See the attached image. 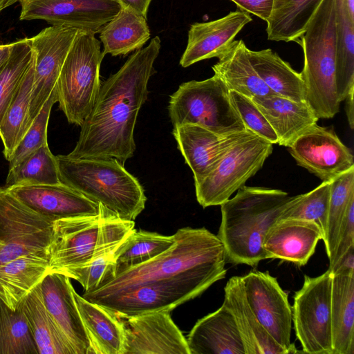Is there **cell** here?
<instances>
[{"label":"cell","mask_w":354,"mask_h":354,"mask_svg":"<svg viewBox=\"0 0 354 354\" xmlns=\"http://www.w3.org/2000/svg\"><path fill=\"white\" fill-rule=\"evenodd\" d=\"M121 7L127 8L147 19V12L152 0H117Z\"/></svg>","instance_id":"46"},{"label":"cell","mask_w":354,"mask_h":354,"mask_svg":"<svg viewBox=\"0 0 354 354\" xmlns=\"http://www.w3.org/2000/svg\"><path fill=\"white\" fill-rule=\"evenodd\" d=\"M249 59L263 82L277 95L297 102H306L301 73L295 71L270 48L248 50Z\"/></svg>","instance_id":"29"},{"label":"cell","mask_w":354,"mask_h":354,"mask_svg":"<svg viewBox=\"0 0 354 354\" xmlns=\"http://www.w3.org/2000/svg\"><path fill=\"white\" fill-rule=\"evenodd\" d=\"M224 292L223 304L234 315L245 354H288L269 335L250 307L241 277H232Z\"/></svg>","instance_id":"23"},{"label":"cell","mask_w":354,"mask_h":354,"mask_svg":"<svg viewBox=\"0 0 354 354\" xmlns=\"http://www.w3.org/2000/svg\"><path fill=\"white\" fill-rule=\"evenodd\" d=\"M272 145L248 132L229 149L208 176L194 183L198 203L205 208L228 200L263 167L272 152Z\"/></svg>","instance_id":"9"},{"label":"cell","mask_w":354,"mask_h":354,"mask_svg":"<svg viewBox=\"0 0 354 354\" xmlns=\"http://www.w3.org/2000/svg\"><path fill=\"white\" fill-rule=\"evenodd\" d=\"M248 303L272 339L287 353H297L290 342L292 310L287 293L269 272L252 270L241 277Z\"/></svg>","instance_id":"12"},{"label":"cell","mask_w":354,"mask_h":354,"mask_svg":"<svg viewBox=\"0 0 354 354\" xmlns=\"http://www.w3.org/2000/svg\"><path fill=\"white\" fill-rule=\"evenodd\" d=\"M44 305L75 354H94L67 276L49 272L39 283Z\"/></svg>","instance_id":"17"},{"label":"cell","mask_w":354,"mask_h":354,"mask_svg":"<svg viewBox=\"0 0 354 354\" xmlns=\"http://www.w3.org/2000/svg\"><path fill=\"white\" fill-rule=\"evenodd\" d=\"M0 354H38L21 303L12 310L0 300Z\"/></svg>","instance_id":"38"},{"label":"cell","mask_w":354,"mask_h":354,"mask_svg":"<svg viewBox=\"0 0 354 354\" xmlns=\"http://www.w3.org/2000/svg\"><path fill=\"white\" fill-rule=\"evenodd\" d=\"M53 221L0 187V266L26 254H48Z\"/></svg>","instance_id":"11"},{"label":"cell","mask_w":354,"mask_h":354,"mask_svg":"<svg viewBox=\"0 0 354 354\" xmlns=\"http://www.w3.org/2000/svg\"><path fill=\"white\" fill-rule=\"evenodd\" d=\"M80 31L66 26L52 25L30 38L35 56L30 126L55 87L64 60Z\"/></svg>","instance_id":"13"},{"label":"cell","mask_w":354,"mask_h":354,"mask_svg":"<svg viewBox=\"0 0 354 354\" xmlns=\"http://www.w3.org/2000/svg\"><path fill=\"white\" fill-rule=\"evenodd\" d=\"M6 188L28 207L53 221L96 215L100 212L99 204L62 183L18 185Z\"/></svg>","instance_id":"19"},{"label":"cell","mask_w":354,"mask_h":354,"mask_svg":"<svg viewBox=\"0 0 354 354\" xmlns=\"http://www.w3.org/2000/svg\"><path fill=\"white\" fill-rule=\"evenodd\" d=\"M168 111L173 127L196 124L220 136L248 130L231 101L230 91L215 74L181 84L170 96Z\"/></svg>","instance_id":"7"},{"label":"cell","mask_w":354,"mask_h":354,"mask_svg":"<svg viewBox=\"0 0 354 354\" xmlns=\"http://www.w3.org/2000/svg\"><path fill=\"white\" fill-rule=\"evenodd\" d=\"M323 234L313 221L286 218L277 220L268 229L263 248L268 259H279L305 266L315 253Z\"/></svg>","instance_id":"21"},{"label":"cell","mask_w":354,"mask_h":354,"mask_svg":"<svg viewBox=\"0 0 354 354\" xmlns=\"http://www.w3.org/2000/svg\"><path fill=\"white\" fill-rule=\"evenodd\" d=\"M21 21L44 20L99 33L121 9L117 0H19Z\"/></svg>","instance_id":"14"},{"label":"cell","mask_w":354,"mask_h":354,"mask_svg":"<svg viewBox=\"0 0 354 354\" xmlns=\"http://www.w3.org/2000/svg\"><path fill=\"white\" fill-rule=\"evenodd\" d=\"M221 205L217 236L223 244L226 262L252 267L267 259L264 236L292 196L281 189L243 186Z\"/></svg>","instance_id":"3"},{"label":"cell","mask_w":354,"mask_h":354,"mask_svg":"<svg viewBox=\"0 0 354 354\" xmlns=\"http://www.w3.org/2000/svg\"><path fill=\"white\" fill-rule=\"evenodd\" d=\"M100 206L96 215L53 221L48 248L49 272L81 266L114 251L135 229L133 221L123 219Z\"/></svg>","instance_id":"5"},{"label":"cell","mask_w":354,"mask_h":354,"mask_svg":"<svg viewBox=\"0 0 354 354\" xmlns=\"http://www.w3.org/2000/svg\"><path fill=\"white\" fill-rule=\"evenodd\" d=\"M116 250L83 266L65 269L59 273L77 281L83 287L84 292L94 290L115 277Z\"/></svg>","instance_id":"41"},{"label":"cell","mask_w":354,"mask_h":354,"mask_svg":"<svg viewBox=\"0 0 354 354\" xmlns=\"http://www.w3.org/2000/svg\"><path fill=\"white\" fill-rule=\"evenodd\" d=\"M99 33L104 55L112 56L127 55L142 48L151 37L147 19L123 7Z\"/></svg>","instance_id":"30"},{"label":"cell","mask_w":354,"mask_h":354,"mask_svg":"<svg viewBox=\"0 0 354 354\" xmlns=\"http://www.w3.org/2000/svg\"><path fill=\"white\" fill-rule=\"evenodd\" d=\"M354 89L352 90L345 98V111L347 116L350 128L354 129V102H353Z\"/></svg>","instance_id":"47"},{"label":"cell","mask_w":354,"mask_h":354,"mask_svg":"<svg viewBox=\"0 0 354 354\" xmlns=\"http://www.w3.org/2000/svg\"><path fill=\"white\" fill-rule=\"evenodd\" d=\"M174 236L167 251L82 296L88 301L106 297L107 308L122 317L171 312L225 277V252L217 235L186 227Z\"/></svg>","instance_id":"1"},{"label":"cell","mask_w":354,"mask_h":354,"mask_svg":"<svg viewBox=\"0 0 354 354\" xmlns=\"http://www.w3.org/2000/svg\"><path fill=\"white\" fill-rule=\"evenodd\" d=\"M34 337L38 354H75L48 313L39 283L21 302Z\"/></svg>","instance_id":"32"},{"label":"cell","mask_w":354,"mask_h":354,"mask_svg":"<svg viewBox=\"0 0 354 354\" xmlns=\"http://www.w3.org/2000/svg\"><path fill=\"white\" fill-rule=\"evenodd\" d=\"M32 59L30 38L12 43L9 57L0 71V124Z\"/></svg>","instance_id":"39"},{"label":"cell","mask_w":354,"mask_h":354,"mask_svg":"<svg viewBox=\"0 0 354 354\" xmlns=\"http://www.w3.org/2000/svg\"><path fill=\"white\" fill-rule=\"evenodd\" d=\"M330 183L331 181H323L312 191L292 196L277 220L294 218L313 221L319 227L324 237L327 223Z\"/></svg>","instance_id":"40"},{"label":"cell","mask_w":354,"mask_h":354,"mask_svg":"<svg viewBox=\"0 0 354 354\" xmlns=\"http://www.w3.org/2000/svg\"><path fill=\"white\" fill-rule=\"evenodd\" d=\"M186 339L190 354H245L234 315L224 304L198 319Z\"/></svg>","instance_id":"22"},{"label":"cell","mask_w":354,"mask_h":354,"mask_svg":"<svg viewBox=\"0 0 354 354\" xmlns=\"http://www.w3.org/2000/svg\"><path fill=\"white\" fill-rule=\"evenodd\" d=\"M243 11L252 13L266 21L270 15L272 0H231Z\"/></svg>","instance_id":"45"},{"label":"cell","mask_w":354,"mask_h":354,"mask_svg":"<svg viewBox=\"0 0 354 354\" xmlns=\"http://www.w3.org/2000/svg\"><path fill=\"white\" fill-rule=\"evenodd\" d=\"M12 43L0 44V71L6 64L11 50Z\"/></svg>","instance_id":"48"},{"label":"cell","mask_w":354,"mask_h":354,"mask_svg":"<svg viewBox=\"0 0 354 354\" xmlns=\"http://www.w3.org/2000/svg\"><path fill=\"white\" fill-rule=\"evenodd\" d=\"M14 4V0H0V12Z\"/></svg>","instance_id":"50"},{"label":"cell","mask_w":354,"mask_h":354,"mask_svg":"<svg viewBox=\"0 0 354 354\" xmlns=\"http://www.w3.org/2000/svg\"><path fill=\"white\" fill-rule=\"evenodd\" d=\"M296 42L304 53L306 102L318 119L333 118L341 102L335 86V0L322 1Z\"/></svg>","instance_id":"6"},{"label":"cell","mask_w":354,"mask_h":354,"mask_svg":"<svg viewBox=\"0 0 354 354\" xmlns=\"http://www.w3.org/2000/svg\"><path fill=\"white\" fill-rule=\"evenodd\" d=\"M354 198V167L331 180L327 223L323 241L329 263L337 246L348 204Z\"/></svg>","instance_id":"36"},{"label":"cell","mask_w":354,"mask_h":354,"mask_svg":"<svg viewBox=\"0 0 354 354\" xmlns=\"http://www.w3.org/2000/svg\"><path fill=\"white\" fill-rule=\"evenodd\" d=\"M335 86L340 102L354 89V22L345 0H335Z\"/></svg>","instance_id":"33"},{"label":"cell","mask_w":354,"mask_h":354,"mask_svg":"<svg viewBox=\"0 0 354 354\" xmlns=\"http://www.w3.org/2000/svg\"><path fill=\"white\" fill-rule=\"evenodd\" d=\"M332 275L333 354H353L354 272Z\"/></svg>","instance_id":"28"},{"label":"cell","mask_w":354,"mask_h":354,"mask_svg":"<svg viewBox=\"0 0 354 354\" xmlns=\"http://www.w3.org/2000/svg\"><path fill=\"white\" fill-rule=\"evenodd\" d=\"M332 273L304 276L294 295L292 322L304 353L333 354L331 321Z\"/></svg>","instance_id":"10"},{"label":"cell","mask_w":354,"mask_h":354,"mask_svg":"<svg viewBox=\"0 0 354 354\" xmlns=\"http://www.w3.org/2000/svg\"><path fill=\"white\" fill-rule=\"evenodd\" d=\"M55 157L60 182L89 200L127 220L134 221L144 209L142 186L117 159Z\"/></svg>","instance_id":"4"},{"label":"cell","mask_w":354,"mask_h":354,"mask_svg":"<svg viewBox=\"0 0 354 354\" xmlns=\"http://www.w3.org/2000/svg\"><path fill=\"white\" fill-rule=\"evenodd\" d=\"M297 165L323 181L354 167L353 155L332 128L313 125L288 147Z\"/></svg>","instance_id":"15"},{"label":"cell","mask_w":354,"mask_h":354,"mask_svg":"<svg viewBox=\"0 0 354 354\" xmlns=\"http://www.w3.org/2000/svg\"><path fill=\"white\" fill-rule=\"evenodd\" d=\"M73 295L93 353L123 354L124 330L117 316L84 298L74 288Z\"/></svg>","instance_id":"27"},{"label":"cell","mask_w":354,"mask_h":354,"mask_svg":"<svg viewBox=\"0 0 354 354\" xmlns=\"http://www.w3.org/2000/svg\"><path fill=\"white\" fill-rule=\"evenodd\" d=\"M323 0H272L267 22L268 39L296 41L306 31Z\"/></svg>","instance_id":"31"},{"label":"cell","mask_w":354,"mask_h":354,"mask_svg":"<svg viewBox=\"0 0 354 354\" xmlns=\"http://www.w3.org/2000/svg\"><path fill=\"white\" fill-rule=\"evenodd\" d=\"M60 183L56 157L46 144L9 169L5 187Z\"/></svg>","instance_id":"37"},{"label":"cell","mask_w":354,"mask_h":354,"mask_svg":"<svg viewBox=\"0 0 354 354\" xmlns=\"http://www.w3.org/2000/svg\"><path fill=\"white\" fill-rule=\"evenodd\" d=\"M49 272L46 252L19 256L0 266V300L15 310Z\"/></svg>","instance_id":"25"},{"label":"cell","mask_w":354,"mask_h":354,"mask_svg":"<svg viewBox=\"0 0 354 354\" xmlns=\"http://www.w3.org/2000/svg\"><path fill=\"white\" fill-rule=\"evenodd\" d=\"M95 34L81 30L68 51L57 84V102L68 122L81 126L100 89L104 57Z\"/></svg>","instance_id":"8"},{"label":"cell","mask_w":354,"mask_h":354,"mask_svg":"<svg viewBox=\"0 0 354 354\" xmlns=\"http://www.w3.org/2000/svg\"><path fill=\"white\" fill-rule=\"evenodd\" d=\"M57 102L56 86L20 140L9 160V169L47 142V129L52 107Z\"/></svg>","instance_id":"42"},{"label":"cell","mask_w":354,"mask_h":354,"mask_svg":"<svg viewBox=\"0 0 354 354\" xmlns=\"http://www.w3.org/2000/svg\"><path fill=\"white\" fill-rule=\"evenodd\" d=\"M252 20L250 13L242 10L230 12L216 20L192 24L180 66L186 68L204 59L218 58Z\"/></svg>","instance_id":"20"},{"label":"cell","mask_w":354,"mask_h":354,"mask_svg":"<svg viewBox=\"0 0 354 354\" xmlns=\"http://www.w3.org/2000/svg\"><path fill=\"white\" fill-rule=\"evenodd\" d=\"M161 48L158 36L133 53L100 86L93 107L82 124L72 158H113L122 164L133 156L138 112L148 97V82Z\"/></svg>","instance_id":"2"},{"label":"cell","mask_w":354,"mask_h":354,"mask_svg":"<svg viewBox=\"0 0 354 354\" xmlns=\"http://www.w3.org/2000/svg\"><path fill=\"white\" fill-rule=\"evenodd\" d=\"M249 49L243 40H234L212 66L230 91L250 98L257 96L279 95L258 75L248 56Z\"/></svg>","instance_id":"26"},{"label":"cell","mask_w":354,"mask_h":354,"mask_svg":"<svg viewBox=\"0 0 354 354\" xmlns=\"http://www.w3.org/2000/svg\"><path fill=\"white\" fill-rule=\"evenodd\" d=\"M275 132L279 145L288 147L297 137L316 124L318 118L307 102L280 95L252 98Z\"/></svg>","instance_id":"24"},{"label":"cell","mask_w":354,"mask_h":354,"mask_svg":"<svg viewBox=\"0 0 354 354\" xmlns=\"http://www.w3.org/2000/svg\"><path fill=\"white\" fill-rule=\"evenodd\" d=\"M174 241V235L133 229L115 251V275L154 259L169 249Z\"/></svg>","instance_id":"35"},{"label":"cell","mask_w":354,"mask_h":354,"mask_svg":"<svg viewBox=\"0 0 354 354\" xmlns=\"http://www.w3.org/2000/svg\"><path fill=\"white\" fill-rule=\"evenodd\" d=\"M249 131L220 136L203 127L185 124L173 127L172 134L193 172L194 183H198L215 169L229 149Z\"/></svg>","instance_id":"18"},{"label":"cell","mask_w":354,"mask_h":354,"mask_svg":"<svg viewBox=\"0 0 354 354\" xmlns=\"http://www.w3.org/2000/svg\"><path fill=\"white\" fill-rule=\"evenodd\" d=\"M345 4L349 17L354 22V0H345Z\"/></svg>","instance_id":"49"},{"label":"cell","mask_w":354,"mask_h":354,"mask_svg":"<svg viewBox=\"0 0 354 354\" xmlns=\"http://www.w3.org/2000/svg\"><path fill=\"white\" fill-rule=\"evenodd\" d=\"M354 247V198H352L347 207L339 234V241L334 258L329 263L328 270L334 266Z\"/></svg>","instance_id":"44"},{"label":"cell","mask_w":354,"mask_h":354,"mask_svg":"<svg viewBox=\"0 0 354 354\" xmlns=\"http://www.w3.org/2000/svg\"><path fill=\"white\" fill-rule=\"evenodd\" d=\"M230 96L234 108L248 130L272 144L278 142L275 132L252 98L235 91H230Z\"/></svg>","instance_id":"43"},{"label":"cell","mask_w":354,"mask_h":354,"mask_svg":"<svg viewBox=\"0 0 354 354\" xmlns=\"http://www.w3.org/2000/svg\"><path fill=\"white\" fill-rule=\"evenodd\" d=\"M117 317L124 330L123 354H190L187 339L170 312Z\"/></svg>","instance_id":"16"},{"label":"cell","mask_w":354,"mask_h":354,"mask_svg":"<svg viewBox=\"0 0 354 354\" xmlns=\"http://www.w3.org/2000/svg\"><path fill=\"white\" fill-rule=\"evenodd\" d=\"M34 67L33 53L32 61L0 124V138L3 145V153L8 161L30 127L29 108Z\"/></svg>","instance_id":"34"}]
</instances>
